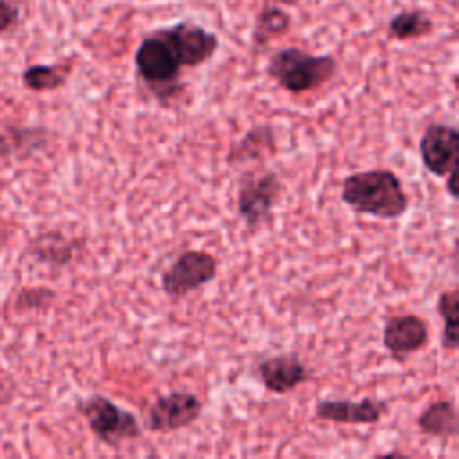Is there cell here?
<instances>
[{
	"instance_id": "7c38bea8",
	"label": "cell",
	"mask_w": 459,
	"mask_h": 459,
	"mask_svg": "<svg viewBox=\"0 0 459 459\" xmlns=\"http://www.w3.org/2000/svg\"><path fill=\"white\" fill-rule=\"evenodd\" d=\"M256 375L262 385L274 394L292 393L310 380V369L294 353L265 357L256 364Z\"/></svg>"
},
{
	"instance_id": "277c9868",
	"label": "cell",
	"mask_w": 459,
	"mask_h": 459,
	"mask_svg": "<svg viewBox=\"0 0 459 459\" xmlns=\"http://www.w3.org/2000/svg\"><path fill=\"white\" fill-rule=\"evenodd\" d=\"M77 411L86 420L91 434L108 446L118 448L122 443L142 436V427L134 412L124 409L104 394H91L79 400Z\"/></svg>"
},
{
	"instance_id": "ac0fdd59",
	"label": "cell",
	"mask_w": 459,
	"mask_h": 459,
	"mask_svg": "<svg viewBox=\"0 0 459 459\" xmlns=\"http://www.w3.org/2000/svg\"><path fill=\"white\" fill-rule=\"evenodd\" d=\"M437 314L443 323L441 330V348L446 351L457 350L459 342V289L443 290L437 296Z\"/></svg>"
},
{
	"instance_id": "3957f363",
	"label": "cell",
	"mask_w": 459,
	"mask_h": 459,
	"mask_svg": "<svg viewBox=\"0 0 459 459\" xmlns=\"http://www.w3.org/2000/svg\"><path fill=\"white\" fill-rule=\"evenodd\" d=\"M134 68L151 95L167 104L183 90L181 65L169 43L152 30L143 36L134 50Z\"/></svg>"
},
{
	"instance_id": "ba28073f",
	"label": "cell",
	"mask_w": 459,
	"mask_h": 459,
	"mask_svg": "<svg viewBox=\"0 0 459 459\" xmlns=\"http://www.w3.org/2000/svg\"><path fill=\"white\" fill-rule=\"evenodd\" d=\"M203 414V400L185 389H174L158 396L147 411L151 432L169 434L194 425Z\"/></svg>"
},
{
	"instance_id": "6da1fadb",
	"label": "cell",
	"mask_w": 459,
	"mask_h": 459,
	"mask_svg": "<svg viewBox=\"0 0 459 459\" xmlns=\"http://www.w3.org/2000/svg\"><path fill=\"white\" fill-rule=\"evenodd\" d=\"M341 201L355 213L382 221H398L409 210V195L396 172L368 169L341 181Z\"/></svg>"
},
{
	"instance_id": "8992f818",
	"label": "cell",
	"mask_w": 459,
	"mask_h": 459,
	"mask_svg": "<svg viewBox=\"0 0 459 459\" xmlns=\"http://www.w3.org/2000/svg\"><path fill=\"white\" fill-rule=\"evenodd\" d=\"M219 273V260L204 249H186L161 273V290L169 299H181L212 283Z\"/></svg>"
},
{
	"instance_id": "5bb4252c",
	"label": "cell",
	"mask_w": 459,
	"mask_h": 459,
	"mask_svg": "<svg viewBox=\"0 0 459 459\" xmlns=\"http://www.w3.org/2000/svg\"><path fill=\"white\" fill-rule=\"evenodd\" d=\"M416 425L421 434L448 441L457 436L459 421H457V407L454 400L439 398L425 405V409L418 414Z\"/></svg>"
},
{
	"instance_id": "30bf717a",
	"label": "cell",
	"mask_w": 459,
	"mask_h": 459,
	"mask_svg": "<svg viewBox=\"0 0 459 459\" xmlns=\"http://www.w3.org/2000/svg\"><path fill=\"white\" fill-rule=\"evenodd\" d=\"M429 342V325L412 312L394 314L385 319L382 328V346L396 362H405L412 353Z\"/></svg>"
},
{
	"instance_id": "d6986e66",
	"label": "cell",
	"mask_w": 459,
	"mask_h": 459,
	"mask_svg": "<svg viewBox=\"0 0 459 459\" xmlns=\"http://www.w3.org/2000/svg\"><path fill=\"white\" fill-rule=\"evenodd\" d=\"M72 72L70 63H56V65H30L23 70L22 81L32 91H52L68 81Z\"/></svg>"
},
{
	"instance_id": "4fadbf2b",
	"label": "cell",
	"mask_w": 459,
	"mask_h": 459,
	"mask_svg": "<svg viewBox=\"0 0 459 459\" xmlns=\"http://www.w3.org/2000/svg\"><path fill=\"white\" fill-rule=\"evenodd\" d=\"M276 152L278 140L274 127L271 124H255L230 145L226 152V163L238 169L253 163H264Z\"/></svg>"
},
{
	"instance_id": "7402d4cb",
	"label": "cell",
	"mask_w": 459,
	"mask_h": 459,
	"mask_svg": "<svg viewBox=\"0 0 459 459\" xmlns=\"http://www.w3.org/2000/svg\"><path fill=\"white\" fill-rule=\"evenodd\" d=\"M265 4H274V5H281V7H292V5H298L301 0H264Z\"/></svg>"
},
{
	"instance_id": "9c48e42d",
	"label": "cell",
	"mask_w": 459,
	"mask_h": 459,
	"mask_svg": "<svg viewBox=\"0 0 459 459\" xmlns=\"http://www.w3.org/2000/svg\"><path fill=\"white\" fill-rule=\"evenodd\" d=\"M418 152L423 167L436 178H445L457 170L459 131L445 122H432L423 129L418 142Z\"/></svg>"
},
{
	"instance_id": "9a60e30c",
	"label": "cell",
	"mask_w": 459,
	"mask_h": 459,
	"mask_svg": "<svg viewBox=\"0 0 459 459\" xmlns=\"http://www.w3.org/2000/svg\"><path fill=\"white\" fill-rule=\"evenodd\" d=\"M75 242L59 231H45L38 235L30 244V253L36 260L52 265L65 267L72 262L75 253Z\"/></svg>"
},
{
	"instance_id": "ffe728a7",
	"label": "cell",
	"mask_w": 459,
	"mask_h": 459,
	"mask_svg": "<svg viewBox=\"0 0 459 459\" xmlns=\"http://www.w3.org/2000/svg\"><path fill=\"white\" fill-rule=\"evenodd\" d=\"M20 5L16 0H0V34L18 23Z\"/></svg>"
},
{
	"instance_id": "7a4b0ae2",
	"label": "cell",
	"mask_w": 459,
	"mask_h": 459,
	"mask_svg": "<svg viewBox=\"0 0 459 459\" xmlns=\"http://www.w3.org/2000/svg\"><path fill=\"white\" fill-rule=\"evenodd\" d=\"M265 74L289 93L314 91L339 74V63L330 54H310L299 47L278 48L265 65Z\"/></svg>"
},
{
	"instance_id": "8fae6325",
	"label": "cell",
	"mask_w": 459,
	"mask_h": 459,
	"mask_svg": "<svg viewBox=\"0 0 459 459\" xmlns=\"http://www.w3.org/2000/svg\"><path fill=\"white\" fill-rule=\"evenodd\" d=\"M387 411V402L373 396H364L360 400L323 398L316 403L314 416L337 425H377Z\"/></svg>"
},
{
	"instance_id": "5b68a950",
	"label": "cell",
	"mask_w": 459,
	"mask_h": 459,
	"mask_svg": "<svg viewBox=\"0 0 459 459\" xmlns=\"http://www.w3.org/2000/svg\"><path fill=\"white\" fill-rule=\"evenodd\" d=\"M281 190L283 183L274 170H251L242 176L237 190V212L242 222L249 230L267 224Z\"/></svg>"
},
{
	"instance_id": "52a82bcc",
	"label": "cell",
	"mask_w": 459,
	"mask_h": 459,
	"mask_svg": "<svg viewBox=\"0 0 459 459\" xmlns=\"http://www.w3.org/2000/svg\"><path fill=\"white\" fill-rule=\"evenodd\" d=\"M156 32L169 43L181 66L197 68L208 63L219 50V36L194 20H179L172 25L160 27Z\"/></svg>"
},
{
	"instance_id": "44dd1931",
	"label": "cell",
	"mask_w": 459,
	"mask_h": 459,
	"mask_svg": "<svg viewBox=\"0 0 459 459\" xmlns=\"http://www.w3.org/2000/svg\"><path fill=\"white\" fill-rule=\"evenodd\" d=\"M446 185H445V188H446V194L454 199V201H457L459 199V192H457V185H455V178H457V170H452V172H448L446 176Z\"/></svg>"
},
{
	"instance_id": "2e32d148",
	"label": "cell",
	"mask_w": 459,
	"mask_h": 459,
	"mask_svg": "<svg viewBox=\"0 0 459 459\" xmlns=\"http://www.w3.org/2000/svg\"><path fill=\"white\" fill-rule=\"evenodd\" d=\"M292 25V18L285 7L274 4H264L255 18L251 30V41L255 47H265L269 41L281 38Z\"/></svg>"
},
{
	"instance_id": "e0dca14e",
	"label": "cell",
	"mask_w": 459,
	"mask_h": 459,
	"mask_svg": "<svg viewBox=\"0 0 459 459\" xmlns=\"http://www.w3.org/2000/svg\"><path fill=\"white\" fill-rule=\"evenodd\" d=\"M434 30V20L421 7L403 9L387 22V34L396 41H411L429 36Z\"/></svg>"
}]
</instances>
